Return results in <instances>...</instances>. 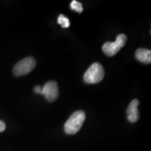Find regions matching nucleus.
<instances>
[{"instance_id": "1", "label": "nucleus", "mask_w": 151, "mask_h": 151, "mask_svg": "<svg viewBox=\"0 0 151 151\" xmlns=\"http://www.w3.org/2000/svg\"><path fill=\"white\" fill-rule=\"evenodd\" d=\"M86 120V113L83 111H77L69 117L65 124V131L67 134H75L82 127Z\"/></svg>"}, {"instance_id": "2", "label": "nucleus", "mask_w": 151, "mask_h": 151, "mask_svg": "<svg viewBox=\"0 0 151 151\" xmlns=\"http://www.w3.org/2000/svg\"><path fill=\"white\" fill-rule=\"evenodd\" d=\"M104 77V70L101 64L93 63L84 73L83 79L87 83L95 84L101 82Z\"/></svg>"}, {"instance_id": "3", "label": "nucleus", "mask_w": 151, "mask_h": 151, "mask_svg": "<svg viewBox=\"0 0 151 151\" xmlns=\"http://www.w3.org/2000/svg\"><path fill=\"white\" fill-rule=\"evenodd\" d=\"M127 37L123 34H120L116 38L115 42H106L102 46V50L109 57L114 56L125 45Z\"/></svg>"}, {"instance_id": "4", "label": "nucleus", "mask_w": 151, "mask_h": 151, "mask_svg": "<svg viewBox=\"0 0 151 151\" xmlns=\"http://www.w3.org/2000/svg\"><path fill=\"white\" fill-rule=\"evenodd\" d=\"M36 66V60L32 57L24 58L15 65L14 73L17 76L27 74L33 70Z\"/></svg>"}, {"instance_id": "5", "label": "nucleus", "mask_w": 151, "mask_h": 151, "mask_svg": "<svg viewBox=\"0 0 151 151\" xmlns=\"http://www.w3.org/2000/svg\"><path fill=\"white\" fill-rule=\"evenodd\" d=\"M41 94H43L47 101L50 102L55 101L59 96L58 83L54 81H48L42 88Z\"/></svg>"}, {"instance_id": "6", "label": "nucleus", "mask_w": 151, "mask_h": 151, "mask_svg": "<svg viewBox=\"0 0 151 151\" xmlns=\"http://www.w3.org/2000/svg\"><path fill=\"white\" fill-rule=\"evenodd\" d=\"M139 105V101L138 99H134L130 102L127 109V116L128 120L132 123L137 122L139 118V112L138 106Z\"/></svg>"}, {"instance_id": "7", "label": "nucleus", "mask_w": 151, "mask_h": 151, "mask_svg": "<svg viewBox=\"0 0 151 151\" xmlns=\"http://www.w3.org/2000/svg\"><path fill=\"white\" fill-rule=\"evenodd\" d=\"M135 57L137 60L143 64H150L151 62V51L146 48H139L136 50Z\"/></svg>"}, {"instance_id": "8", "label": "nucleus", "mask_w": 151, "mask_h": 151, "mask_svg": "<svg viewBox=\"0 0 151 151\" xmlns=\"http://www.w3.org/2000/svg\"><path fill=\"white\" fill-rule=\"evenodd\" d=\"M58 23L62 26V28H68L70 26V21L69 19L64 16L63 14H60L58 16Z\"/></svg>"}, {"instance_id": "9", "label": "nucleus", "mask_w": 151, "mask_h": 151, "mask_svg": "<svg viewBox=\"0 0 151 151\" xmlns=\"http://www.w3.org/2000/svg\"><path fill=\"white\" fill-rule=\"evenodd\" d=\"M70 6H71V9H72V10L76 11V12L79 13V14L82 13L83 11V8L82 4H81V2H79V1H76V0H73V1H71Z\"/></svg>"}, {"instance_id": "10", "label": "nucleus", "mask_w": 151, "mask_h": 151, "mask_svg": "<svg viewBox=\"0 0 151 151\" xmlns=\"http://www.w3.org/2000/svg\"><path fill=\"white\" fill-rule=\"evenodd\" d=\"M34 91H35V93L41 94V92H42V88L39 86H35V88H34Z\"/></svg>"}, {"instance_id": "11", "label": "nucleus", "mask_w": 151, "mask_h": 151, "mask_svg": "<svg viewBox=\"0 0 151 151\" xmlns=\"http://www.w3.org/2000/svg\"><path fill=\"white\" fill-rule=\"evenodd\" d=\"M6 129V124L2 120H0V132H2Z\"/></svg>"}]
</instances>
